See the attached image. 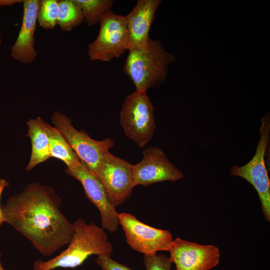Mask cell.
Wrapping results in <instances>:
<instances>
[{"instance_id":"cell-1","label":"cell","mask_w":270,"mask_h":270,"mask_svg":"<svg viewBox=\"0 0 270 270\" xmlns=\"http://www.w3.org/2000/svg\"><path fill=\"white\" fill-rule=\"evenodd\" d=\"M60 204L52 187L32 182L2 208L4 222L28 239L41 254L50 256L68 244L74 232L60 209Z\"/></svg>"},{"instance_id":"cell-5","label":"cell","mask_w":270,"mask_h":270,"mask_svg":"<svg viewBox=\"0 0 270 270\" xmlns=\"http://www.w3.org/2000/svg\"><path fill=\"white\" fill-rule=\"evenodd\" d=\"M260 138L256 153L246 164L234 166L230 175L242 178L256 190L266 220L270 221V182L265 164L264 156L270 140V116L266 114L261 120Z\"/></svg>"},{"instance_id":"cell-4","label":"cell","mask_w":270,"mask_h":270,"mask_svg":"<svg viewBox=\"0 0 270 270\" xmlns=\"http://www.w3.org/2000/svg\"><path fill=\"white\" fill-rule=\"evenodd\" d=\"M120 122L128 138L140 148L146 146L156 129L154 107L146 92L136 90L126 98Z\"/></svg>"},{"instance_id":"cell-21","label":"cell","mask_w":270,"mask_h":270,"mask_svg":"<svg viewBox=\"0 0 270 270\" xmlns=\"http://www.w3.org/2000/svg\"><path fill=\"white\" fill-rule=\"evenodd\" d=\"M96 262L102 270H132L129 267L106 255L98 256Z\"/></svg>"},{"instance_id":"cell-15","label":"cell","mask_w":270,"mask_h":270,"mask_svg":"<svg viewBox=\"0 0 270 270\" xmlns=\"http://www.w3.org/2000/svg\"><path fill=\"white\" fill-rule=\"evenodd\" d=\"M28 136L32 143V153L26 167L27 172L32 170L38 164L51 158L50 142L45 122L40 117L29 119L26 122Z\"/></svg>"},{"instance_id":"cell-10","label":"cell","mask_w":270,"mask_h":270,"mask_svg":"<svg viewBox=\"0 0 270 270\" xmlns=\"http://www.w3.org/2000/svg\"><path fill=\"white\" fill-rule=\"evenodd\" d=\"M143 158L133 165L134 186L148 185L164 182H175L184 177L182 172L157 146H148L142 152Z\"/></svg>"},{"instance_id":"cell-3","label":"cell","mask_w":270,"mask_h":270,"mask_svg":"<svg viewBox=\"0 0 270 270\" xmlns=\"http://www.w3.org/2000/svg\"><path fill=\"white\" fill-rule=\"evenodd\" d=\"M128 51L124 70L132 82L136 91L146 92L165 82L168 66L176 56L166 52L160 40L150 38L145 48Z\"/></svg>"},{"instance_id":"cell-16","label":"cell","mask_w":270,"mask_h":270,"mask_svg":"<svg viewBox=\"0 0 270 270\" xmlns=\"http://www.w3.org/2000/svg\"><path fill=\"white\" fill-rule=\"evenodd\" d=\"M45 126L49 140L51 157L62 160L67 168L78 165L80 160L64 136L54 126L46 122Z\"/></svg>"},{"instance_id":"cell-19","label":"cell","mask_w":270,"mask_h":270,"mask_svg":"<svg viewBox=\"0 0 270 270\" xmlns=\"http://www.w3.org/2000/svg\"><path fill=\"white\" fill-rule=\"evenodd\" d=\"M58 0H40L37 20L40 26L45 29H52L58 24Z\"/></svg>"},{"instance_id":"cell-23","label":"cell","mask_w":270,"mask_h":270,"mask_svg":"<svg viewBox=\"0 0 270 270\" xmlns=\"http://www.w3.org/2000/svg\"><path fill=\"white\" fill-rule=\"evenodd\" d=\"M19 2L18 0H0V6H2L11 5L16 2Z\"/></svg>"},{"instance_id":"cell-8","label":"cell","mask_w":270,"mask_h":270,"mask_svg":"<svg viewBox=\"0 0 270 270\" xmlns=\"http://www.w3.org/2000/svg\"><path fill=\"white\" fill-rule=\"evenodd\" d=\"M96 39L88 46L91 60L108 62L118 58L128 50V32L126 16L106 12L100 22Z\"/></svg>"},{"instance_id":"cell-6","label":"cell","mask_w":270,"mask_h":270,"mask_svg":"<svg viewBox=\"0 0 270 270\" xmlns=\"http://www.w3.org/2000/svg\"><path fill=\"white\" fill-rule=\"evenodd\" d=\"M52 120L80 160L94 174L103 156L114 146V141L110 138L100 140L91 138L84 131L76 130L70 119L60 112H56Z\"/></svg>"},{"instance_id":"cell-2","label":"cell","mask_w":270,"mask_h":270,"mask_svg":"<svg viewBox=\"0 0 270 270\" xmlns=\"http://www.w3.org/2000/svg\"><path fill=\"white\" fill-rule=\"evenodd\" d=\"M74 232L66 249L46 262L36 260L32 270H52L74 268L82 265L90 256H112L114 248L102 228L94 222L87 224L81 218L72 223Z\"/></svg>"},{"instance_id":"cell-13","label":"cell","mask_w":270,"mask_h":270,"mask_svg":"<svg viewBox=\"0 0 270 270\" xmlns=\"http://www.w3.org/2000/svg\"><path fill=\"white\" fill-rule=\"evenodd\" d=\"M162 2L160 0H139L126 16L128 32V50L146 46L156 12Z\"/></svg>"},{"instance_id":"cell-14","label":"cell","mask_w":270,"mask_h":270,"mask_svg":"<svg viewBox=\"0 0 270 270\" xmlns=\"http://www.w3.org/2000/svg\"><path fill=\"white\" fill-rule=\"evenodd\" d=\"M22 2V26L17 39L11 48V56L16 60L30 64L38 55L34 48V34L40 0H25Z\"/></svg>"},{"instance_id":"cell-9","label":"cell","mask_w":270,"mask_h":270,"mask_svg":"<svg viewBox=\"0 0 270 270\" xmlns=\"http://www.w3.org/2000/svg\"><path fill=\"white\" fill-rule=\"evenodd\" d=\"M118 220L133 250L144 254L170 250L173 239L170 231L148 226L129 213L119 214Z\"/></svg>"},{"instance_id":"cell-7","label":"cell","mask_w":270,"mask_h":270,"mask_svg":"<svg viewBox=\"0 0 270 270\" xmlns=\"http://www.w3.org/2000/svg\"><path fill=\"white\" fill-rule=\"evenodd\" d=\"M94 174L102 184L108 200L114 208L130 196L135 186L133 165L109 152L103 156Z\"/></svg>"},{"instance_id":"cell-11","label":"cell","mask_w":270,"mask_h":270,"mask_svg":"<svg viewBox=\"0 0 270 270\" xmlns=\"http://www.w3.org/2000/svg\"><path fill=\"white\" fill-rule=\"evenodd\" d=\"M176 270H210L220 262V251L216 246L203 245L179 238L173 240L169 250Z\"/></svg>"},{"instance_id":"cell-24","label":"cell","mask_w":270,"mask_h":270,"mask_svg":"<svg viewBox=\"0 0 270 270\" xmlns=\"http://www.w3.org/2000/svg\"><path fill=\"white\" fill-rule=\"evenodd\" d=\"M4 222V217L2 210V206L0 204V226Z\"/></svg>"},{"instance_id":"cell-20","label":"cell","mask_w":270,"mask_h":270,"mask_svg":"<svg viewBox=\"0 0 270 270\" xmlns=\"http://www.w3.org/2000/svg\"><path fill=\"white\" fill-rule=\"evenodd\" d=\"M144 262L146 270H170L172 264L170 257L157 252L145 254Z\"/></svg>"},{"instance_id":"cell-22","label":"cell","mask_w":270,"mask_h":270,"mask_svg":"<svg viewBox=\"0 0 270 270\" xmlns=\"http://www.w3.org/2000/svg\"><path fill=\"white\" fill-rule=\"evenodd\" d=\"M9 184V183L4 179H0V198L5 187L7 186Z\"/></svg>"},{"instance_id":"cell-17","label":"cell","mask_w":270,"mask_h":270,"mask_svg":"<svg viewBox=\"0 0 270 270\" xmlns=\"http://www.w3.org/2000/svg\"><path fill=\"white\" fill-rule=\"evenodd\" d=\"M58 24L63 31L71 30L84 19L83 12L74 0H58Z\"/></svg>"},{"instance_id":"cell-25","label":"cell","mask_w":270,"mask_h":270,"mask_svg":"<svg viewBox=\"0 0 270 270\" xmlns=\"http://www.w3.org/2000/svg\"><path fill=\"white\" fill-rule=\"evenodd\" d=\"M1 258H2V254L0 252V270H5L2 266V264L1 262Z\"/></svg>"},{"instance_id":"cell-18","label":"cell","mask_w":270,"mask_h":270,"mask_svg":"<svg viewBox=\"0 0 270 270\" xmlns=\"http://www.w3.org/2000/svg\"><path fill=\"white\" fill-rule=\"evenodd\" d=\"M82 9L88 26L100 23L102 16L114 2L112 0H74Z\"/></svg>"},{"instance_id":"cell-12","label":"cell","mask_w":270,"mask_h":270,"mask_svg":"<svg viewBox=\"0 0 270 270\" xmlns=\"http://www.w3.org/2000/svg\"><path fill=\"white\" fill-rule=\"evenodd\" d=\"M66 172L82 184L86 197L98 210L102 228L110 232H115L119 224V214L108 200L95 175L81 160L76 166L67 168Z\"/></svg>"}]
</instances>
